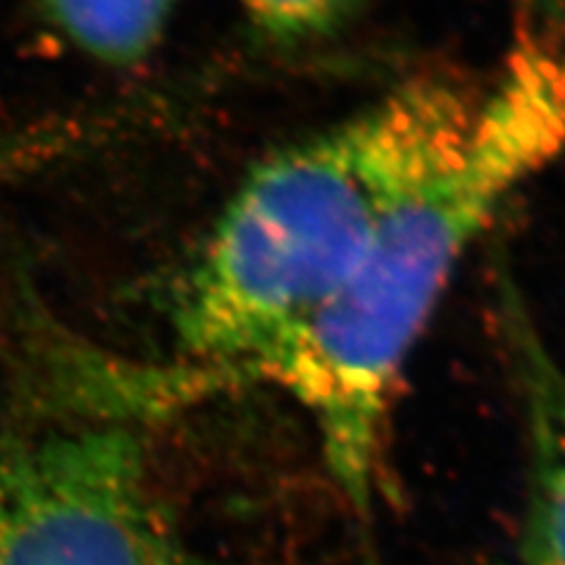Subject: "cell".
I'll return each instance as SVG.
<instances>
[{"instance_id": "6da1fadb", "label": "cell", "mask_w": 565, "mask_h": 565, "mask_svg": "<svg viewBox=\"0 0 565 565\" xmlns=\"http://www.w3.org/2000/svg\"><path fill=\"white\" fill-rule=\"evenodd\" d=\"M481 97L417 78L247 172L177 295L180 361L267 382L392 210L465 145Z\"/></svg>"}, {"instance_id": "7a4b0ae2", "label": "cell", "mask_w": 565, "mask_h": 565, "mask_svg": "<svg viewBox=\"0 0 565 565\" xmlns=\"http://www.w3.org/2000/svg\"><path fill=\"white\" fill-rule=\"evenodd\" d=\"M565 151V47L527 39L483 93L467 141L377 228L356 269L269 370L311 417L359 521L375 509L384 427L405 363L500 205Z\"/></svg>"}, {"instance_id": "3957f363", "label": "cell", "mask_w": 565, "mask_h": 565, "mask_svg": "<svg viewBox=\"0 0 565 565\" xmlns=\"http://www.w3.org/2000/svg\"><path fill=\"white\" fill-rule=\"evenodd\" d=\"M0 565H205L118 422L0 438Z\"/></svg>"}, {"instance_id": "277c9868", "label": "cell", "mask_w": 565, "mask_h": 565, "mask_svg": "<svg viewBox=\"0 0 565 565\" xmlns=\"http://www.w3.org/2000/svg\"><path fill=\"white\" fill-rule=\"evenodd\" d=\"M504 328L527 434L525 511L507 565H565V367L511 290Z\"/></svg>"}, {"instance_id": "5b68a950", "label": "cell", "mask_w": 565, "mask_h": 565, "mask_svg": "<svg viewBox=\"0 0 565 565\" xmlns=\"http://www.w3.org/2000/svg\"><path fill=\"white\" fill-rule=\"evenodd\" d=\"M177 0H45L57 26L87 55L135 64L161 41Z\"/></svg>"}, {"instance_id": "8992f818", "label": "cell", "mask_w": 565, "mask_h": 565, "mask_svg": "<svg viewBox=\"0 0 565 565\" xmlns=\"http://www.w3.org/2000/svg\"><path fill=\"white\" fill-rule=\"evenodd\" d=\"M367 0H238L262 33L282 43L326 39L344 29Z\"/></svg>"}, {"instance_id": "52a82bcc", "label": "cell", "mask_w": 565, "mask_h": 565, "mask_svg": "<svg viewBox=\"0 0 565 565\" xmlns=\"http://www.w3.org/2000/svg\"><path fill=\"white\" fill-rule=\"evenodd\" d=\"M523 6H546V0H519Z\"/></svg>"}]
</instances>
